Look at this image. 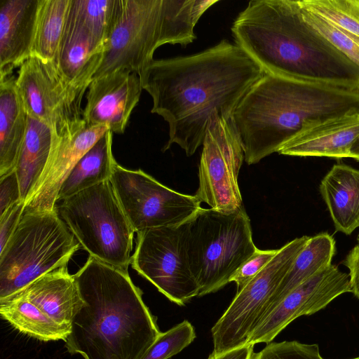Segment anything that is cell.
<instances>
[{
  "label": "cell",
  "instance_id": "9c48e42d",
  "mask_svg": "<svg viewBox=\"0 0 359 359\" xmlns=\"http://www.w3.org/2000/svg\"><path fill=\"white\" fill-rule=\"evenodd\" d=\"M310 236L296 238L278 249L272 259L245 286L211 330L213 352L223 353L245 345L262 319L278 286Z\"/></svg>",
  "mask_w": 359,
  "mask_h": 359
},
{
  "label": "cell",
  "instance_id": "836d02e7",
  "mask_svg": "<svg viewBox=\"0 0 359 359\" xmlns=\"http://www.w3.org/2000/svg\"><path fill=\"white\" fill-rule=\"evenodd\" d=\"M20 201H22L20 186L14 170L0 177V215Z\"/></svg>",
  "mask_w": 359,
  "mask_h": 359
},
{
  "label": "cell",
  "instance_id": "f546056e",
  "mask_svg": "<svg viewBox=\"0 0 359 359\" xmlns=\"http://www.w3.org/2000/svg\"><path fill=\"white\" fill-rule=\"evenodd\" d=\"M195 337L193 325L185 320L161 332L140 359H168L188 346Z\"/></svg>",
  "mask_w": 359,
  "mask_h": 359
},
{
  "label": "cell",
  "instance_id": "83f0119b",
  "mask_svg": "<svg viewBox=\"0 0 359 359\" xmlns=\"http://www.w3.org/2000/svg\"><path fill=\"white\" fill-rule=\"evenodd\" d=\"M71 0H42L32 56L55 62Z\"/></svg>",
  "mask_w": 359,
  "mask_h": 359
},
{
  "label": "cell",
  "instance_id": "2e32d148",
  "mask_svg": "<svg viewBox=\"0 0 359 359\" xmlns=\"http://www.w3.org/2000/svg\"><path fill=\"white\" fill-rule=\"evenodd\" d=\"M104 126L86 123L75 131L54 136L48 163L37 184L24 203V212L57 210V194L64 180L81 158L109 130Z\"/></svg>",
  "mask_w": 359,
  "mask_h": 359
},
{
  "label": "cell",
  "instance_id": "1f68e13d",
  "mask_svg": "<svg viewBox=\"0 0 359 359\" xmlns=\"http://www.w3.org/2000/svg\"><path fill=\"white\" fill-rule=\"evenodd\" d=\"M252 359H324L318 344H307L297 341L268 344L254 353Z\"/></svg>",
  "mask_w": 359,
  "mask_h": 359
},
{
  "label": "cell",
  "instance_id": "44dd1931",
  "mask_svg": "<svg viewBox=\"0 0 359 359\" xmlns=\"http://www.w3.org/2000/svg\"><path fill=\"white\" fill-rule=\"evenodd\" d=\"M15 79H0V177L15 170L27 130L28 114Z\"/></svg>",
  "mask_w": 359,
  "mask_h": 359
},
{
  "label": "cell",
  "instance_id": "7a4b0ae2",
  "mask_svg": "<svg viewBox=\"0 0 359 359\" xmlns=\"http://www.w3.org/2000/svg\"><path fill=\"white\" fill-rule=\"evenodd\" d=\"M231 31L265 73L359 91V68L305 21L298 0H252Z\"/></svg>",
  "mask_w": 359,
  "mask_h": 359
},
{
  "label": "cell",
  "instance_id": "ab89813d",
  "mask_svg": "<svg viewBox=\"0 0 359 359\" xmlns=\"http://www.w3.org/2000/svg\"><path fill=\"white\" fill-rule=\"evenodd\" d=\"M353 359H359V357H358V358H353Z\"/></svg>",
  "mask_w": 359,
  "mask_h": 359
},
{
  "label": "cell",
  "instance_id": "8fae6325",
  "mask_svg": "<svg viewBox=\"0 0 359 359\" xmlns=\"http://www.w3.org/2000/svg\"><path fill=\"white\" fill-rule=\"evenodd\" d=\"M136 233L132 268L180 306L198 296L199 287L191 269L183 224Z\"/></svg>",
  "mask_w": 359,
  "mask_h": 359
},
{
  "label": "cell",
  "instance_id": "603a6c76",
  "mask_svg": "<svg viewBox=\"0 0 359 359\" xmlns=\"http://www.w3.org/2000/svg\"><path fill=\"white\" fill-rule=\"evenodd\" d=\"M54 136L47 125L28 116L26 136L15 168L24 203L31 195L48 163Z\"/></svg>",
  "mask_w": 359,
  "mask_h": 359
},
{
  "label": "cell",
  "instance_id": "ba28073f",
  "mask_svg": "<svg viewBox=\"0 0 359 359\" xmlns=\"http://www.w3.org/2000/svg\"><path fill=\"white\" fill-rule=\"evenodd\" d=\"M15 83L28 116L47 125L55 136L85 123L81 104L89 86L69 81L55 62L31 56L19 67Z\"/></svg>",
  "mask_w": 359,
  "mask_h": 359
},
{
  "label": "cell",
  "instance_id": "f35d334b",
  "mask_svg": "<svg viewBox=\"0 0 359 359\" xmlns=\"http://www.w3.org/2000/svg\"><path fill=\"white\" fill-rule=\"evenodd\" d=\"M357 241H358V243H359V233H358V235L357 236Z\"/></svg>",
  "mask_w": 359,
  "mask_h": 359
},
{
  "label": "cell",
  "instance_id": "3957f363",
  "mask_svg": "<svg viewBox=\"0 0 359 359\" xmlns=\"http://www.w3.org/2000/svg\"><path fill=\"white\" fill-rule=\"evenodd\" d=\"M83 305L65 341L84 359H140L161 331L128 269L89 256L74 274Z\"/></svg>",
  "mask_w": 359,
  "mask_h": 359
},
{
  "label": "cell",
  "instance_id": "52a82bcc",
  "mask_svg": "<svg viewBox=\"0 0 359 359\" xmlns=\"http://www.w3.org/2000/svg\"><path fill=\"white\" fill-rule=\"evenodd\" d=\"M57 210L89 256L116 267L128 269L135 231L110 180L64 199Z\"/></svg>",
  "mask_w": 359,
  "mask_h": 359
},
{
  "label": "cell",
  "instance_id": "8992f818",
  "mask_svg": "<svg viewBox=\"0 0 359 359\" xmlns=\"http://www.w3.org/2000/svg\"><path fill=\"white\" fill-rule=\"evenodd\" d=\"M81 245L57 210L24 212L0 251V301L24 290L41 276L67 265Z\"/></svg>",
  "mask_w": 359,
  "mask_h": 359
},
{
  "label": "cell",
  "instance_id": "ac0fdd59",
  "mask_svg": "<svg viewBox=\"0 0 359 359\" xmlns=\"http://www.w3.org/2000/svg\"><path fill=\"white\" fill-rule=\"evenodd\" d=\"M42 0H0V79L32 56Z\"/></svg>",
  "mask_w": 359,
  "mask_h": 359
},
{
  "label": "cell",
  "instance_id": "d4e9b609",
  "mask_svg": "<svg viewBox=\"0 0 359 359\" xmlns=\"http://www.w3.org/2000/svg\"><path fill=\"white\" fill-rule=\"evenodd\" d=\"M113 134L107 130L77 162L61 185L57 202L110 180L117 163L112 153Z\"/></svg>",
  "mask_w": 359,
  "mask_h": 359
},
{
  "label": "cell",
  "instance_id": "7402d4cb",
  "mask_svg": "<svg viewBox=\"0 0 359 359\" xmlns=\"http://www.w3.org/2000/svg\"><path fill=\"white\" fill-rule=\"evenodd\" d=\"M103 50L104 48L67 18L55 62L69 81L89 86Z\"/></svg>",
  "mask_w": 359,
  "mask_h": 359
},
{
  "label": "cell",
  "instance_id": "f1b7e54d",
  "mask_svg": "<svg viewBox=\"0 0 359 359\" xmlns=\"http://www.w3.org/2000/svg\"><path fill=\"white\" fill-rule=\"evenodd\" d=\"M299 2L312 13L359 37V0H299Z\"/></svg>",
  "mask_w": 359,
  "mask_h": 359
},
{
  "label": "cell",
  "instance_id": "7c38bea8",
  "mask_svg": "<svg viewBox=\"0 0 359 359\" xmlns=\"http://www.w3.org/2000/svg\"><path fill=\"white\" fill-rule=\"evenodd\" d=\"M165 44L164 0H122L93 79L119 69L138 74Z\"/></svg>",
  "mask_w": 359,
  "mask_h": 359
},
{
  "label": "cell",
  "instance_id": "5b68a950",
  "mask_svg": "<svg viewBox=\"0 0 359 359\" xmlns=\"http://www.w3.org/2000/svg\"><path fill=\"white\" fill-rule=\"evenodd\" d=\"M183 226L191 269L199 287L198 297L230 283L257 249L244 206L229 213L201 208Z\"/></svg>",
  "mask_w": 359,
  "mask_h": 359
},
{
  "label": "cell",
  "instance_id": "4dcf8cb0",
  "mask_svg": "<svg viewBox=\"0 0 359 359\" xmlns=\"http://www.w3.org/2000/svg\"><path fill=\"white\" fill-rule=\"evenodd\" d=\"M300 7L305 21L359 68V37L344 31L301 5Z\"/></svg>",
  "mask_w": 359,
  "mask_h": 359
},
{
  "label": "cell",
  "instance_id": "484cf974",
  "mask_svg": "<svg viewBox=\"0 0 359 359\" xmlns=\"http://www.w3.org/2000/svg\"><path fill=\"white\" fill-rule=\"evenodd\" d=\"M0 314L18 332L43 341L66 340L70 329L62 326L27 299L15 294L0 301Z\"/></svg>",
  "mask_w": 359,
  "mask_h": 359
},
{
  "label": "cell",
  "instance_id": "74e56055",
  "mask_svg": "<svg viewBox=\"0 0 359 359\" xmlns=\"http://www.w3.org/2000/svg\"><path fill=\"white\" fill-rule=\"evenodd\" d=\"M350 158L359 161V137L355 140L351 147Z\"/></svg>",
  "mask_w": 359,
  "mask_h": 359
},
{
  "label": "cell",
  "instance_id": "5bb4252c",
  "mask_svg": "<svg viewBox=\"0 0 359 359\" xmlns=\"http://www.w3.org/2000/svg\"><path fill=\"white\" fill-rule=\"evenodd\" d=\"M350 292L349 275L332 264L299 285L266 313L245 344L271 343L296 318L313 314L339 295Z\"/></svg>",
  "mask_w": 359,
  "mask_h": 359
},
{
  "label": "cell",
  "instance_id": "4316f807",
  "mask_svg": "<svg viewBox=\"0 0 359 359\" xmlns=\"http://www.w3.org/2000/svg\"><path fill=\"white\" fill-rule=\"evenodd\" d=\"M121 3L122 0H71L67 18L104 49Z\"/></svg>",
  "mask_w": 359,
  "mask_h": 359
},
{
  "label": "cell",
  "instance_id": "e0dca14e",
  "mask_svg": "<svg viewBox=\"0 0 359 359\" xmlns=\"http://www.w3.org/2000/svg\"><path fill=\"white\" fill-rule=\"evenodd\" d=\"M359 137V113H349L313 123L285 144L278 152L293 156L350 158Z\"/></svg>",
  "mask_w": 359,
  "mask_h": 359
},
{
  "label": "cell",
  "instance_id": "4fadbf2b",
  "mask_svg": "<svg viewBox=\"0 0 359 359\" xmlns=\"http://www.w3.org/2000/svg\"><path fill=\"white\" fill-rule=\"evenodd\" d=\"M198 166L196 196L222 212L243 207L238 177L244 151L231 121L215 111L208 122Z\"/></svg>",
  "mask_w": 359,
  "mask_h": 359
},
{
  "label": "cell",
  "instance_id": "d6986e66",
  "mask_svg": "<svg viewBox=\"0 0 359 359\" xmlns=\"http://www.w3.org/2000/svg\"><path fill=\"white\" fill-rule=\"evenodd\" d=\"M16 294L27 299L55 323L69 329L74 316L83 305L67 265L41 276Z\"/></svg>",
  "mask_w": 359,
  "mask_h": 359
},
{
  "label": "cell",
  "instance_id": "277c9868",
  "mask_svg": "<svg viewBox=\"0 0 359 359\" xmlns=\"http://www.w3.org/2000/svg\"><path fill=\"white\" fill-rule=\"evenodd\" d=\"M349 113H359L358 90L264 72L230 119L245 161L252 165L278 152L313 123Z\"/></svg>",
  "mask_w": 359,
  "mask_h": 359
},
{
  "label": "cell",
  "instance_id": "6da1fadb",
  "mask_svg": "<svg viewBox=\"0 0 359 359\" xmlns=\"http://www.w3.org/2000/svg\"><path fill=\"white\" fill-rule=\"evenodd\" d=\"M264 73L226 39L193 55L153 59L138 75L152 98L151 112L168 124L169 139L163 151L177 144L187 156L193 155L203 144L212 114L216 111L230 119Z\"/></svg>",
  "mask_w": 359,
  "mask_h": 359
},
{
  "label": "cell",
  "instance_id": "ffe728a7",
  "mask_svg": "<svg viewBox=\"0 0 359 359\" xmlns=\"http://www.w3.org/2000/svg\"><path fill=\"white\" fill-rule=\"evenodd\" d=\"M320 191L336 231L350 235L359 227V170L334 165L321 180Z\"/></svg>",
  "mask_w": 359,
  "mask_h": 359
},
{
  "label": "cell",
  "instance_id": "d590c367",
  "mask_svg": "<svg viewBox=\"0 0 359 359\" xmlns=\"http://www.w3.org/2000/svg\"><path fill=\"white\" fill-rule=\"evenodd\" d=\"M343 264L349 269L351 292L359 299V243L350 250Z\"/></svg>",
  "mask_w": 359,
  "mask_h": 359
},
{
  "label": "cell",
  "instance_id": "30bf717a",
  "mask_svg": "<svg viewBox=\"0 0 359 359\" xmlns=\"http://www.w3.org/2000/svg\"><path fill=\"white\" fill-rule=\"evenodd\" d=\"M109 180L135 232L182 225L201 208L196 195L172 190L140 169L116 163Z\"/></svg>",
  "mask_w": 359,
  "mask_h": 359
},
{
  "label": "cell",
  "instance_id": "cb8c5ba5",
  "mask_svg": "<svg viewBox=\"0 0 359 359\" xmlns=\"http://www.w3.org/2000/svg\"><path fill=\"white\" fill-rule=\"evenodd\" d=\"M335 250V241L330 234L310 236L278 286L265 314L299 285L331 266Z\"/></svg>",
  "mask_w": 359,
  "mask_h": 359
},
{
  "label": "cell",
  "instance_id": "e575fe53",
  "mask_svg": "<svg viewBox=\"0 0 359 359\" xmlns=\"http://www.w3.org/2000/svg\"><path fill=\"white\" fill-rule=\"evenodd\" d=\"M24 201H18L0 215V251L15 231L24 214Z\"/></svg>",
  "mask_w": 359,
  "mask_h": 359
},
{
  "label": "cell",
  "instance_id": "8d00e7d4",
  "mask_svg": "<svg viewBox=\"0 0 359 359\" xmlns=\"http://www.w3.org/2000/svg\"><path fill=\"white\" fill-rule=\"evenodd\" d=\"M254 345L245 344L242 346L217 353L212 351L208 359H252Z\"/></svg>",
  "mask_w": 359,
  "mask_h": 359
},
{
  "label": "cell",
  "instance_id": "d6a6232c",
  "mask_svg": "<svg viewBox=\"0 0 359 359\" xmlns=\"http://www.w3.org/2000/svg\"><path fill=\"white\" fill-rule=\"evenodd\" d=\"M276 250L257 249L236 271L231 278L237 285V292L245 286L276 255Z\"/></svg>",
  "mask_w": 359,
  "mask_h": 359
},
{
  "label": "cell",
  "instance_id": "9a60e30c",
  "mask_svg": "<svg viewBox=\"0 0 359 359\" xmlns=\"http://www.w3.org/2000/svg\"><path fill=\"white\" fill-rule=\"evenodd\" d=\"M142 90L139 75L128 69L93 79L86 95L83 121L89 126H104L113 133L123 134Z\"/></svg>",
  "mask_w": 359,
  "mask_h": 359
}]
</instances>
